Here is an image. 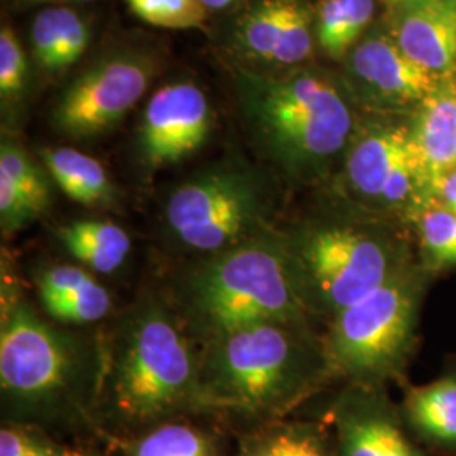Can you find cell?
<instances>
[{"mask_svg":"<svg viewBox=\"0 0 456 456\" xmlns=\"http://www.w3.org/2000/svg\"><path fill=\"white\" fill-rule=\"evenodd\" d=\"M60 325L24 297L4 299L0 391L11 423L41 428L95 421L105 348Z\"/></svg>","mask_w":456,"mask_h":456,"instance_id":"6da1fadb","label":"cell"},{"mask_svg":"<svg viewBox=\"0 0 456 456\" xmlns=\"http://www.w3.org/2000/svg\"><path fill=\"white\" fill-rule=\"evenodd\" d=\"M126 429H149L207 412L200 384V350L191 333L158 296H144L105 346L98 409Z\"/></svg>","mask_w":456,"mask_h":456,"instance_id":"7a4b0ae2","label":"cell"},{"mask_svg":"<svg viewBox=\"0 0 456 456\" xmlns=\"http://www.w3.org/2000/svg\"><path fill=\"white\" fill-rule=\"evenodd\" d=\"M331 377L310 323L261 322L213 335L200 348L207 412L279 421Z\"/></svg>","mask_w":456,"mask_h":456,"instance_id":"3957f363","label":"cell"},{"mask_svg":"<svg viewBox=\"0 0 456 456\" xmlns=\"http://www.w3.org/2000/svg\"><path fill=\"white\" fill-rule=\"evenodd\" d=\"M176 311L201 342L261 322L310 323L311 316L277 228L201 257L181 282Z\"/></svg>","mask_w":456,"mask_h":456,"instance_id":"277c9868","label":"cell"},{"mask_svg":"<svg viewBox=\"0 0 456 456\" xmlns=\"http://www.w3.org/2000/svg\"><path fill=\"white\" fill-rule=\"evenodd\" d=\"M242 102L250 132L291 178L323 175L354 135V117L335 85L310 71L244 75Z\"/></svg>","mask_w":456,"mask_h":456,"instance_id":"5b68a950","label":"cell"},{"mask_svg":"<svg viewBox=\"0 0 456 456\" xmlns=\"http://www.w3.org/2000/svg\"><path fill=\"white\" fill-rule=\"evenodd\" d=\"M306 308L331 322L408 265L406 245L374 224L330 220L281 230Z\"/></svg>","mask_w":456,"mask_h":456,"instance_id":"8992f818","label":"cell"},{"mask_svg":"<svg viewBox=\"0 0 456 456\" xmlns=\"http://www.w3.org/2000/svg\"><path fill=\"white\" fill-rule=\"evenodd\" d=\"M424 274L423 267L409 262L330 322L323 345L331 375L350 384L382 386L404 367L414 345Z\"/></svg>","mask_w":456,"mask_h":456,"instance_id":"52a82bcc","label":"cell"},{"mask_svg":"<svg viewBox=\"0 0 456 456\" xmlns=\"http://www.w3.org/2000/svg\"><path fill=\"white\" fill-rule=\"evenodd\" d=\"M166 230L200 259L271 230L261 178L240 164H218L180 184L164 207Z\"/></svg>","mask_w":456,"mask_h":456,"instance_id":"ba28073f","label":"cell"},{"mask_svg":"<svg viewBox=\"0 0 456 456\" xmlns=\"http://www.w3.org/2000/svg\"><path fill=\"white\" fill-rule=\"evenodd\" d=\"M345 183L360 205L375 212L414 220L428 203L406 126L374 124L354 132L345 154Z\"/></svg>","mask_w":456,"mask_h":456,"instance_id":"9c48e42d","label":"cell"},{"mask_svg":"<svg viewBox=\"0 0 456 456\" xmlns=\"http://www.w3.org/2000/svg\"><path fill=\"white\" fill-rule=\"evenodd\" d=\"M152 63L137 54H110L66 88L54 109V126L75 141L94 139L115 126L142 98Z\"/></svg>","mask_w":456,"mask_h":456,"instance_id":"30bf717a","label":"cell"},{"mask_svg":"<svg viewBox=\"0 0 456 456\" xmlns=\"http://www.w3.org/2000/svg\"><path fill=\"white\" fill-rule=\"evenodd\" d=\"M213 127L212 107L195 83L159 88L147 103L139 151L142 161L158 169L180 163L207 142Z\"/></svg>","mask_w":456,"mask_h":456,"instance_id":"8fae6325","label":"cell"},{"mask_svg":"<svg viewBox=\"0 0 456 456\" xmlns=\"http://www.w3.org/2000/svg\"><path fill=\"white\" fill-rule=\"evenodd\" d=\"M337 456H429L382 386L348 384L330 409Z\"/></svg>","mask_w":456,"mask_h":456,"instance_id":"7c38bea8","label":"cell"},{"mask_svg":"<svg viewBox=\"0 0 456 456\" xmlns=\"http://www.w3.org/2000/svg\"><path fill=\"white\" fill-rule=\"evenodd\" d=\"M392 11L395 45L414 63L448 82L456 73V0H411Z\"/></svg>","mask_w":456,"mask_h":456,"instance_id":"4fadbf2b","label":"cell"},{"mask_svg":"<svg viewBox=\"0 0 456 456\" xmlns=\"http://www.w3.org/2000/svg\"><path fill=\"white\" fill-rule=\"evenodd\" d=\"M352 71L374 98L392 103H421L443 80L414 63L392 36L370 34L352 53Z\"/></svg>","mask_w":456,"mask_h":456,"instance_id":"5bb4252c","label":"cell"},{"mask_svg":"<svg viewBox=\"0 0 456 456\" xmlns=\"http://www.w3.org/2000/svg\"><path fill=\"white\" fill-rule=\"evenodd\" d=\"M239 41L252 56L294 65L311 54V19L296 0H261L239 22Z\"/></svg>","mask_w":456,"mask_h":456,"instance_id":"9a60e30c","label":"cell"},{"mask_svg":"<svg viewBox=\"0 0 456 456\" xmlns=\"http://www.w3.org/2000/svg\"><path fill=\"white\" fill-rule=\"evenodd\" d=\"M45 164L12 141L0 146V227L14 233L48 212L51 183Z\"/></svg>","mask_w":456,"mask_h":456,"instance_id":"2e32d148","label":"cell"},{"mask_svg":"<svg viewBox=\"0 0 456 456\" xmlns=\"http://www.w3.org/2000/svg\"><path fill=\"white\" fill-rule=\"evenodd\" d=\"M409 132L429 200L431 184L456 169V80L424 98Z\"/></svg>","mask_w":456,"mask_h":456,"instance_id":"e0dca14e","label":"cell"},{"mask_svg":"<svg viewBox=\"0 0 456 456\" xmlns=\"http://www.w3.org/2000/svg\"><path fill=\"white\" fill-rule=\"evenodd\" d=\"M39 156L51 180L73 201L90 208L114 205V184L95 158L71 147H46Z\"/></svg>","mask_w":456,"mask_h":456,"instance_id":"ac0fdd59","label":"cell"},{"mask_svg":"<svg viewBox=\"0 0 456 456\" xmlns=\"http://www.w3.org/2000/svg\"><path fill=\"white\" fill-rule=\"evenodd\" d=\"M34 58L48 71H63L77 63L90 45V28L68 7H48L31 28Z\"/></svg>","mask_w":456,"mask_h":456,"instance_id":"d6986e66","label":"cell"},{"mask_svg":"<svg viewBox=\"0 0 456 456\" xmlns=\"http://www.w3.org/2000/svg\"><path fill=\"white\" fill-rule=\"evenodd\" d=\"M403 416L409 429L421 440L444 450H456V379L412 387Z\"/></svg>","mask_w":456,"mask_h":456,"instance_id":"ffe728a7","label":"cell"},{"mask_svg":"<svg viewBox=\"0 0 456 456\" xmlns=\"http://www.w3.org/2000/svg\"><path fill=\"white\" fill-rule=\"evenodd\" d=\"M58 239L83 267L110 274L131 254L129 233L105 220H78L58 228Z\"/></svg>","mask_w":456,"mask_h":456,"instance_id":"44dd1931","label":"cell"},{"mask_svg":"<svg viewBox=\"0 0 456 456\" xmlns=\"http://www.w3.org/2000/svg\"><path fill=\"white\" fill-rule=\"evenodd\" d=\"M237 456H337V450L322 424L273 421L250 433Z\"/></svg>","mask_w":456,"mask_h":456,"instance_id":"7402d4cb","label":"cell"},{"mask_svg":"<svg viewBox=\"0 0 456 456\" xmlns=\"http://www.w3.org/2000/svg\"><path fill=\"white\" fill-rule=\"evenodd\" d=\"M375 0H322L316 33L322 48L342 58L357 43L374 17Z\"/></svg>","mask_w":456,"mask_h":456,"instance_id":"603a6c76","label":"cell"},{"mask_svg":"<svg viewBox=\"0 0 456 456\" xmlns=\"http://www.w3.org/2000/svg\"><path fill=\"white\" fill-rule=\"evenodd\" d=\"M124 456H218L208 433L178 421L152 426L124 446Z\"/></svg>","mask_w":456,"mask_h":456,"instance_id":"cb8c5ba5","label":"cell"},{"mask_svg":"<svg viewBox=\"0 0 456 456\" xmlns=\"http://www.w3.org/2000/svg\"><path fill=\"white\" fill-rule=\"evenodd\" d=\"M419 247L423 254V269L436 273L456 267V213L428 200L414 216Z\"/></svg>","mask_w":456,"mask_h":456,"instance_id":"d4e9b609","label":"cell"},{"mask_svg":"<svg viewBox=\"0 0 456 456\" xmlns=\"http://www.w3.org/2000/svg\"><path fill=\"white\" fill-rule=\"evenodd\" d=\"M43 311L56 323L90 325L103 320L112 308L109 291L90 277L80 288L65 294L39 297Z\"/></svg>","mask_w":456,"mask_h":456,"instance_id":"484cf974","label":"cell"},{"mask_svg":"<svg viewBox=\"0 0 456 456\" xmlns=\"http://www.w3.org/2000/svg\"><path fill=\"white\" fill-rule=\"evenodd\" d=\"M132 12L154 28L195 29L207 19L201 0H127Z\"/></svg>","mask_w":456,"mask_h":456,"instance_id":"4316f807","label":"cell"},{"mask_svg":"<svg viewBox=\"0 0 456 456\" xmlns=\"http://www.w3.org/2000/svg\"><path fill=\"white\" fill-rule=\"evenodd\" d=\"M0 456H71L65 448L31 424L9 423L0 429Z\"/></svg>","mask_w":456,"mask_h":456,"instance_id":"83f0119b","label":"cell"},{"mask_svg":"<svg viewBox=\"0 0 456 456\" xmlns=\"http://www.w3.org/2000/svg\"><path fill=\"white\" fill-rule=\"evenodd\" d=\"M28 75V60L24 49L11 28L0 31V95L4 100H14L24 92Z\"/></svg>","mask_w":456,"mask_h":456,"instance_id":"f1b7e54d","label":"cell"},{"mask_svg":"<svg viewBox=\"0 0 456 456\" xmlns=\"http://www.w3.org/2000/svg\"><path fill=\"white\" fill-rule=\"evenodd\" d=\"M429 200L456 213V169L443 175L429 188Z\"/></svg>","mask_w":456,"mask_h":456,"instance_id":"f546056e","label":"cell"},{"mask_svg":"<svg viewBox=\"0 0 456 456\" xmlns=\"http://www.w3.org/2000/svg\"><path fill=\"white\" fill-rule=\"evenodd\" d=\"M201 2L205 4L207 9H224V7H227L235 0H201Z\"/></svg>","mask_w":456,"mask_h":456,"instance_id":"4dcf8cb0","label":"cell"},{"mask_svg":"<svg viewBox=\"0 0 456 456\" xmlns=\"http://www.w3.org/2000/svg\"><path fill=\"white\" fill-rule=\"evenodd\" d=\"M29 4H66V2H94V0H28Z\"/></svg>","mask_w":456,"mask_h":456,"instance_id":"1f68e13d","label":"cell"},{"mask_svg":"<svg viewBox=\"0 0 456 456\" xmlns=\"http://www.w3.org/2000/svg\"><path fill=\"white\" fill-rule=\"evenodd\" d=\"M384 2H387V4L391 5L392 9H394V7H397V5H403V4L411 2V0H384Z\"/></svg>","mask_w":456,"mask_h":456,"instance_id":"d6a6232c","label":"cell"}]
</instances>
